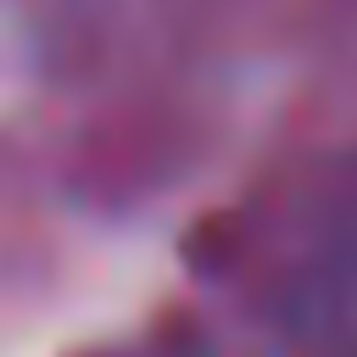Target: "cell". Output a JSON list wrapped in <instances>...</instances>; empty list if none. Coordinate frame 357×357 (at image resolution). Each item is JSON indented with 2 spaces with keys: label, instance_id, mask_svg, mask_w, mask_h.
<instances>
[{
  "label": "cell",
  "instance_id": "1",
  "mask_svg": "<svg viewBox=\"0 0 357 357\" xmlns=\"http://www.w3.org/2000/svg\"><path fill=\"white\" fill-rule=\"evenodd\" d=\"M340 357H357V318H346V351Z\"/></svg>",
  "mask_w": 357,
  "mask_h": 357
}]
</instances>
